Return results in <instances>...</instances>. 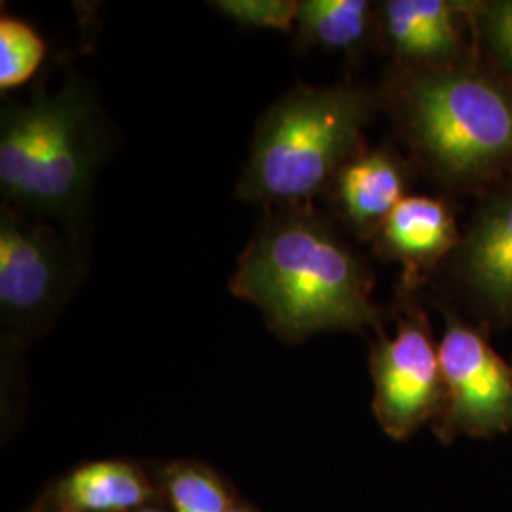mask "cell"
<instances>
[{"instance_id":"obj_1","label":"cell","mask_w":512,"mask_h":512,"mask_svg":"<svg viewBox=\"0 0 512 512\" xmlns=\"http://www.w3.org/2000/svg\"><path fill=\"white\" fill-rule=\"evenodd\" d=\"M230 289L291 342L380 325L365 258L311 205L268 211L239 255Z\"/></svg>"},{"instance_id":"obj_2","label":"cell","mask_w":512,"mask_h":512,"mask_svg":"<svg viewBox=\"0 0 512 512\" xmlns=\"http://www.w3.org/2000/svg\"><path fill=\"white\" fill-rule=\"evenodd\" d=\"M382 101L418 164L459 192L512 179V84L467 63L397 69Z\"/></svg>"},{"instance_id":"obj_3","label":"cell","mask_w":512,"mask_h":512,"mask_svg":"<svg viewBox=\"0 0 512 512\" xmlns=\"http://www.w3.org/2000/svg\"><path fill=\"white\" fill-rule=\"evenodd\" d=\"M95 101L82 82L35 86L29 101H4L0 114V192L25 215L80 226L101 162Z\"/></svg>"},{"instance_id":"obj_4","label":"cell","mask_w":512,"mask_h":512,"mask_svg":"<svg viewBox=\"0 0 512 512\" xmlns=\"http://www.w3.org/2000/svg\"><path fill=\"white\" fill-rule=\"evenodd\" d=\"M376 103L355 84L296 86L260 118L236 196L268 211L310 205L365 148Z\"/></svg>"},{"instance_id":"obj_5","label":"cell","mask_w":512,"mask_h":512,"mask_svg":"<svg viewBox=\"0 0 512 512\" xmlns=\"http://www.w3.org/2000/svg\"><path fill=\"white\" fill-rule=\"evenodd\" d=\"M439 342L444 403L433 429L442 442L490 439L512 429V365L480 330L444 311Z\"/></svg>"},{"instance_id":"obj_6","label":"cell","mask_w":512,"mask_h":512,"mask_svg":"<svg viewBox=\"0 0 512 512\" xmlns=\"http://www.w3.org/2000/svg\"><path fill=\"white\" fill-rule=\"evenodd\" d=\"M370 370L372 410L391 439H408L423 423L439 418L444 403L439 344L418 304L401 298L395 334L374 346Z\"/></svg>"},{"instance_id":"obj_7","label":"cell","mask_w":512,"mask_h":512,"mask_svg":"<svg viewBox=\"0 0 512 512\" xmlns=\"http://www.w3.org/2000/svg\"><path fill=\"white\" fill-rule=\"evenodd\" d=\"M78 268L69 243L46 222L2 203L0 207V311L16 325H37L69 300Z\"/></svg>"},{"instance_id":"obj_8","label":"cell","mask_w":512,"mask_h":512,"mask_svg":"<svg viewBox=\"0 0 512 512\" xmlns=\"http://www.w3.org/2000/svg\"><path fill=\"white\" fill-rule=\"evenodd\" d=\"M448 262L478 315L497 325L512 323V179L482 194Z\"/></svg>"},{"instance_id":"obj_9","label":"cell","mask_w":512,"mask_h":512,"mask_svg":"<svg viewBox=\"0 0 512 512\" xmlns=\"http://www.w3.org/2000/svg\"><path fill=\"white\" fill-rule=\"evenodd\" d=\"M471 10L469 2L389 0L376 23L397 69H440L467 63L465 18Z\"/></svg>"},{"instance_id":"obj_10","label":"cell","mask_w":512,"mask_h":512,"mask_svg":"<svg viewBox=\"0 0 512 512\" xmlns=\"http://www.w3.org/2000/svg\"><path fill=\"white\" fill-rule=\"evenodd\" d=\"M372 241L385 260L403 266V291L412 293L423 275L456 251L461 234L456 215L444 200L406 196Z\"/></svg>"},{"instance_id":"obj_11","label":"cell","mask_w":512,"mask_h":512,"mask_svg":"<svg viewBox=\"0 0 512 512\" xmlns=\"http://www.w3.org/2000/svg\"><path fill=\"white\" fill-rule=\"evenodd\" d=\"M410 169L391 148H363L344 165L329 192L340 220L359 239H374L408 196Z\"/></svg>"},{"instance_id":"obj_12","label":"cell","mask_w":512,"mask_h":512,"mask_svg":"<svg viewBox=\"0 0 512 512\" xmlns=\"http://www.w3.org/2000/svg\"><path fill=\"white\" fill-rule=\"evenodd\" d=\"M374 27L368 0H304L298 2L296 44L327 52H359Z\"/></svg>"},{"instance_id":"obj_13","label":"cell","mask_w":512,"mask_h":512,"mask_svg":"<svg viewBox=\"0 0 512 512\" xmlns=\"http://www.w3.org/2000/svg\"><path fill=\"white\" fill-rule=\"evenodd\" d=\"M150 488L133 467L99 461L80 467L61 486L67 507L80 512H124L143 505Z\"/></svg>"},{"instance_id":"obj_14","label":"cell","mask_w":512,"mask_h":512,"mask_svg":"<svg viewBox=\"0 0 512 512\" xmlns=\"http://www.w3.org/2000/svg\"><path fill=\"white\" fill-rule=\"evenodd\" d=\"M46 54L44 40L23 19L4 14L0 18V88L2 92L23 86L37 73Z\"/></svg>"},{"instance_id":"obj_15","label":"cell","mask_w":512,"mask_h":512,"mask_svg":"<svg viewBox=\"0 0 512 512\" xmlns=\"http://www.w3.org/2000/svg\"><path fill=\"white\" fill-rule=\"evenodd\" d=\"M209 6L245 29L291 33L298 16V2L294 0H220L209 2Z\"/></svg>"},{"instance_id":"obj_16","label":"cell","mask_w":512,"mask_h":512,"mask_svg":"<svg viewBox=\"0 0 512 512\" xmlns=\"http://www.w3.org/2000/svg\"><path fill=\"white\" fill-rule=\"evenodd\" d=\"M473 23L499 74L512 78V0L473 4Z\"/></svg>"},{"instance_id":"obj_17","label":"cell","mask_w":512,"mask_h":512,"mask_svg":"<svg viewBox=\"0 0 512 512\" xmlns=\"http://www.w3.org/2000/svg\"><path fill=\"white\" fill-rule=\"evenodd\" d=\"M169 495L177 512L230 511L219 482L198 469H177L169 476Z\"/></svg>"},{"instance_id":"obj_18","label":"cell","mask_w":512,"mask_h":512,"mask_svg":"<svg viewBox=\"0 0 512 512\" xmlns=\"http://www.w3.org/2000/svg\"><path fill=\"white\" fill-rule=\"evenodd\" d=\"M228 512H247V511H241V509H230Z\"/></svg>"},{"instance_id":"obj_19","label":"cell","mask_w":512,"mask_h":512,"mask_svg":"<svg viewBox=\"0 0 512 512\" xmlns=\"http://www.w3.org/2000/svg\"><path fill=\"white\" fill-rule=\"evenodd\" d=\"M139 512H158V511H154V509H145V511H139Z\"/></svg>"}]
</instances>
